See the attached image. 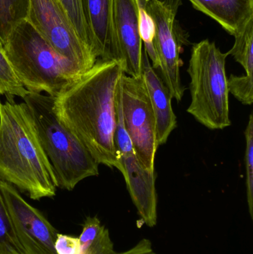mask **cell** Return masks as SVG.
I'll return each mask as SVG.
<instances>
[{
  "label": "cell",
  "instance_id": "d6986e66",
  "mask_svg": "<svg viewBox=\"0 0 253 254\" xmlns=\"http://www.w3.org/2000/svg\"><path fill=\"white\" fill-rule=\"evenodd\" d=\"M28 92L15 74L2 48L0 47V95H5L7 100H13L14 96L23 99Z\"/></svg>",
  "mask_w": 253,
  "mask_h": 254
},
{
  "label": "cell",
  "instance_id": "5b68a950",
  "mask_svg": "<svg viewBox=\"0 0 253 254\" xmlns=\"http://www.w3.org/2000/svg\"><path fill=\"white\" fill-rule=\"evenodd\" d=\"M215 42L203 40L193 45L189 68L191 104L187 113L209 129L231 126L226 60Z\"/></svg>",
  "mask_w": 253,
  "mask_h": 254
},
{
  "label": "cell",
  "instance_id": "2e32d148",
  "mask_svg": "<svg viewBox=\"0 0 253 254\" xmlns=\"http://www.w3.org/2000/svg\"><path fill=\"white\" fill-rule=\"evenodd\" d=\"M29 0H0V47L13 28L26 19Z\"/></svg>",
  "mask_w": 253,
  "mask_h": 254
},
{
  "label": "cell",
  "instance_id": "ac0fdd59",
  "mask_svg": "<svg viewBox=\"0 0 253 254\" xmlns=\"http://www.w3.org/2000/svg\"><path fill=\"white\" fill-rule=\"evenodd\" d=\"M234 37V45L227 53L232 55L236 62L243 66L246 71V75L253 76V19L250 21L242 32Z\"/></svg>",
  "mask_w": 253,
  "mask_h": 254
},
{
  "label": "cell",
  "instance_id": "cb8c5ba5",
  "mask_svg": "<svg viewBox=\"0 0 253 254\" xmlns=\"http://www.w3.org/2000/svg\"><path fill=\"white\" fill-rule=\"evenodd\" d=\"M8 244L21 252L19 243L13 232L11 221L0 191V247Z\"/></svg>",
  "mask_w": 253,
  "mask_h": 254
},
{
  "label": "cell",
  "instance_id": "7c38bea8",
  "mask_svg": "<svg viewBox=\"0 0 253 254\" xmlns=\"http://www.w3.org/2000/svg\"><path fill=\"white\" fill-rule=\"evenodd\" d=\"M81 3L94 55L98 60L120 64L113 22L114 0H81Z\"/></svg>",
  "mask_w": 253,
  "mask_h": 254
},
{
  "label": "cell",
  "instance_id": "4316f807",
  "mask_svg": "<svg viewBox=\"0 0 253 254\" xmlns=\"http://www.w3.org/2000/svg\"><path fill=\"white\" fill-rule=\"evenodd\" d=\"M0 254H23L8 244H4L0 247Z\"/></svg>",
  "mask_w": 253,
  "mask_h": 254
},
{
  "label": "cell",
  "instance_id": "8fae6325",
  "mask_svg": "<svg viewBox=\"0 0 253 254\" xmlns=\"http://www.w3.org/2000/svg\"><path fill=\"white\" fill-rule=\"evenodd\" d=\"M120 171L124 176L128 190L141 220L149 228L157 221V197L154 171L144 168L135 152L118 157Z\"/></svg>",
  "mask_w": 253,
  "mask_h": 254
},
{
  "label": "cell",
  "instance_id": "277c9868",
  "mask_svg": "<svg viewBox=\"0 0 253 254\" xmlns=\"http://www.w3.org/2000/svg\"><path fill=\"white\" fill-rule=\"evenodd\" d=\"M23 100L32 116L42 147L51 164L56 188L73 190L86 178L98 176V161L56 116L54 98L28 92Z\"/></svg>",
  "mask_w": 253,
  "mask_h": 254
},
{
  "label": "cell",
  "instance_id": "6da1fadb",
  "mask_svg": "<svg viewBox=\"0 0 253 254\" xmlns=\"http://www.w3.org/2000/svg\"><path fill=\"white\" fill-rule=\"evenodd\" d=\"M117 61L98 60L54 98L55 113L99 164L120 170L114 148L115 98L123 74Z\"/></svg>",
  "mask_w": 253,
  "mask_h": 254
},
{
  "label": "cell",
  "instance_id": "7a4b0ae2",
  "mask_svg": "<svg viewBox=\"0 0 253 254\" xmlns=\"http://www.w3.org/2000/svg\"><path fill=\"white\" fill-rule=\"evenodd\" d=\"M0 180L33 200L56 195L54 173L25 103L0 102Z\"/></svg>",
  "mask_w": 253,
  "mask_h": 254
},
{
  "label": "cell",
  "instance_id": "484cf974",
  "mask_svg": "<svg viewBox=\"0 0 253 254\" xmlns=\"http://www.w3.org/2000/svg\"><path fill=\"white\" fill-rule=\"evenodd\" d=\"M116 254H160L153 249L152 243L148 239H142L132 249Z\"/></svg>",
  "mask_w": 253,
  "mask_h": 254
},
{
  "label": "cell",
  "instance_id": "ffe728a7",
  "mask_svg": "<svg viewBox=\"0 0 253 254\" xmlns=\"http://www.w3.org/2000/svg\"><path fill=\"white\" fill-rule=\"evenodd\" d=\"M114 148L117 158L120 155H127L134 152L132 140L126 131L123 119V110H122L121 100V77L117 85L115 98V124L114 130Z\"/></svg>",
  "mask_w": 253,
  "mask_h": 254
},
{
  "label": "cell",
  "instance_id": "9a60e30c",
  "mask_svg": "<svg viewBox=\"0 0 253 254\" xmlns=\"http://www.w3.org/2000/svg\"><path fill=\"white\" fill-rule=\"evenodd\" d=\"M79 238L80 254H116L109 231L97 216L86 218Z\"/></svg>",
  "mask_w": 253,
  "mask_h": 254
},
{
  "label": "cell",
  "instance_id": "8992f818",
  "mask_svg": "<svg viewBox=\"0 0 253 254\" xmlns=\"http://www.w3.org/2000/svg\"><path fill=\"white\" fill-rule=\"evenodd\" d=\"M182 0H149L147 8L155 27L154 45L162 80L172 98L181 101L186 88L181 83L180 55L190 44L189 35L177 19Z\"/></svg>",
  "mask_w": 253,
  "mask_h": 254
},
{
  "label": "cell",
  "instance_id": "ba28073f",
  "mask_svg": "<svg viewBox=\"0 0 253 254\" xmlns=\"http://www.w3.org/2000/svg\"><path fill=\"white\" fill-rule=\"evenodd\" d=\"M121 100L126 131L134 152L144 168L154 171V158L158 145L156 121L142 76H121Z\"/></svg>",
  "mask_w": 253,
  "mask_h": 254
},
{
  "label": "cell",
  "instance_id": "52a82bcc",
  "mask_svg": "<svg viewBox=\"0 0 253 254\" xmlns=\"http://www.w3.org/2000/svg\"><path fill=\"white\" fill-rule=\"evenodd\" d=\"M26 19L49 44L85 73L98 58L79 37L60 0H29Z\"/></svg>",
  "mask_w": 253,
  "mask_h": 254
},
{
  "label": "cell",
  "instance_id": "5bb4252c",
  "mask_svg": "<svg viewBox=\"0 0 253 254\" xmlns=\"http://www.w3.org/2000/svg\"><path fill=\"white\" fill-rule=\"evenodd\" d=\"M193 7L216 21L233 37L253 19V0H189Z\"/></svg>",
  "mask_w": 253,
  "mask_h": 254
},
{
  "label": "cell",
  "instance_id": "30bf717a",
  "mask_svg": "<svg viewBox=\"0 0 253 254\" xmlns=\"http://www.w3.org/2000/svg\"><path fill=\"white\" fill-rule=\"evenodd\" d=\"M113 22L123 72L141 77L143 43L136 0H114Z\"/></svg>",
  "mask_w": 253,
  "mask_h": 254
},
{
  "label": "cell",
  "instance_id": "d4e9b609",
  "mask_svg": "<svg viewBox=\"0 0 253 254\" xmlns=\"http://www.w3.org/2000/svg\"><path fill=\"white\" fill-rule=\"evenodd\" d=\"M55 249L57 254H80L79 238L58 233Z\"/></svg>",
  "mask_w": 253,
  "mask_h": 254
},
{
  "label": "cell",
  "instance_id": "e0dca14e",
  "mask_svg": "<svg viewBox=\"0 0 253 254\" xmlns=\"http://www.w3.org/2000/svg\"><path fill=\"white\" fill-rule=\"evenodd\" d=\"M139 16V30L141 40L144 45V51L148 55L149 59L154 69H158L159 62L154 45L155 27L151 15L147 10L149 0H136Z\"/></svg>",
  "mask_w": 253,
  "mask_h": 254
},
{
  "label": "cell",
  "instance_id": "603a6c76",
  "mask_svg": "<svg viewBox=\"0 0 253 254\" xmlns=\"http://www.w3.org/2000/svg\"><path fill=\"white\" fill-rule=\"evenodd\" d=\"M229 92L245 105H251L253 101V76H236L231 74L227 78Z\"/></svg>",
  "mask_w": 253,
  "mask_h": 254
},
{
  "label": "cell",
  "instance_id": "7402d4cb",
  "mask_svg": "<svg viewBox=\"0 0 253 254\" xmlns=\"http://www.w3.org/2000/svg\"><path fill=\"white\" fill-rule=\"evenodd\" d=\"M60 1L66 10L79 37L91 49L90 37H89V30L86 25L84 15H83L81 0H60Z\"/></svg>",
  "mask_w": 253,
  "mask_h": 254
},
{
  "label": "cell",
  "instance_id": "44dd1931",
  "mask_svg": "<svg viewBox=\"0 0 253 254\" xmlns=\"http://www.w3.org/2000/svg\"><path fill=\"white\" fill-rule=\"evenodd\" d=\"M246 151H245V165L247 173V198L248 208L251 218L253 219V116H250L249 122L245 130Z\"/></svg>",
  "mask_w": 253,
  "mask_h": 254
},
{
  "label": "cell",
  "instance_id": "3957f363",
  "mask_svg": "<svg viewBox=\"0 0 253 254\" xmlns=\"http://www.w3.org/2000/svg\"><path fill=\"white\" fill-rule=\"evenodd\" d=\"M6 58L29 92L55 97L83 74L58 54L28 19L19 22L2 46Z\"/></svg>",
  "mask_w": 253,
  "mask_h": 254
},
{
  "label": "cell",
  "instance_id": "9c48e42d",
  "mask_svg": "<svg viewBox=\"0 0 253 254\" xmlns=\"http://www.w3.org/2000/svg\"><path fill=\"white\" fill-rule=\"evenodd\" d=\"M0 191L23 254H57L58 233L43 213L27 202L14 186L0 180Z\"/></svg>",
  "mask_w": 253,
  "mask_h": 254
},
{
  "label": "cell",
  "instance_id": "4fadbf2b",
  "mask_svg": "<svg viewBox=\"0 0 253 254\" xmlns=\"http://www.w3.org/2000/svg\"><path fill=\"white\" fill-rule=\"evenodd\" d=\"M141 76L145 82L156 121V139L164 144L177 127V118L172 107V96L161 77L153 68L148 55L143 51Z\"/></svg>",
  "mask_w": 253,
  "mask_h": 254
}]
</instances>
